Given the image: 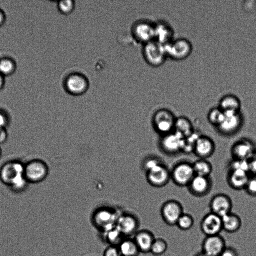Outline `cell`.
Listing matches in <instances>:
<instances>
[{
  "label": "cell",
  "mask_w": 256,
  "mask_h": 256,
  "mask_svg": "<svg viewBox=\"0 0 256 256\" xmlns=\"http://www.w3.org/2000/svg\"><path fill=\"white\" fill-rule=\"evenodd\" d=\"M0 180L16 193L24 192L30 184L24 176V164L18 160L8 162L1 167Z\"/></svg>",
  "instance_id": "6da1fadb"
},
{
  "label": "cell",
  "mask_w": 256,
  "mask_h": 256,
  "mask_svg": "<svg viewBox=\"0 0 256 256\" xmlns=\"http://www.w3.org/2000/svg\"><path fill=\"white\" fill-rule=\"evenodd\" d=\"M120 212L109 207H102L94 211L92 216V225L100 233L116 227Z\"/></svg>",
  "instance_id": "7a4b0ae2"
},
{
  "label": "cell",
  "mask_w": 256,
  "mask_h": 256,
  "mask_svg": "<svg viewBox=\"0 0 256 256\" xmlns=\"http://www.w3.org/2000/svg\"><path fill=\"white\" fill-rule=\"evenodd\" d=\"M176 120V118L170 110L160 109L153 116V126L156 132L162 136L174 131Z\"/></svg>",
  "instance_id": "3957f363"
},
{
  "label": "cell",
  "mask_w": 256,
  "mask_h": 256,
  "mask_svg": "<svg viewBox=\"0 0 256 256\" xmlns=\"http://www.w3.org/2000/svg\"><path fill=\"white\" fill-rule=\"evenodd\" d=\"M48 172L47 164L40 160H33L24 164V176L30 184L43 182L47 178Z\"/></svg>",
  "instance_id": "277c9868"
},
{
  "label": "cell",
  "mask_w": 256,
  "mask_h": 256,
  "mask_svg": "<svg viewBox=\"0 0 256 256\" xmlns=\"http://www.w3.org/2000/svg\"><path fill=\"white\" fill-rule=\"evenodd\" d=\"M144 53L147 62L156 67L162 66L168 57L166 46L155 40L146 44Z\"/></svg>",
  "instance_id": "5b68a950"
},
{
  "label": "cell",
  "mask_w": 256,
  "mask_h": 256,
  "mask_svg": "<svg viewBox=\"0 0 256 256\" xmlns=\"http://www.w3.org/2000/svg\"><path fill=\"white\" fill-rule=\"evenodd\" d=\"M166 48L168 57L177 61L183 60L188 58L193 50L192 43L184 38L174 40L166 46Z\"/></svg>",
  "instance_id": "8992f818"
},
{
  "label": "cell",
  "mask_w": 256,
  "mask_h": 256,
  "mask_svg": "<svg viewBox=\"0 0 256 256\" xmlns=\"http://www.w3.org/2000/svg\"><path fill=\"white\" fill-rule=\"evenodd\" d=\"M195 176L192 164L188 162L178 163L171 171V179L180 186H188Z\"/></svg>",
  "instance_id": "52a82bcc"
},
{
  "label": "cell",
  "mask_w": 256,
  "mask_h": 256,
  "mask_svg": "<svg viewBox=\"0 0 256 256\" xmlns=\"http://www.w3.org/2000/svg\"><path fill=\"white\" fill-rule=\"evenodd\" d=\"M224 112V118L216 128L218 132L225 136H231L237 133L243 124V117L240 112Z\"/></svg>",
  "instance_id": "ba28073f"
},
{
  "label": "cell",
  "mask_w": 256,
  "mask_h": 256,
  "mask_svg": "<svg viewBox=\"0 0 256 256\" xmlns=\"http://www.w3.org/2000/svg\"><path fill=\"white\" fill-rule=\"evenodd\" d=\"M184 138L174 131L162 136L160 141V148L168 154H176L182 152Z\"/></svg>",
  "instance_id": "9c48e42d"
},
{
  "label": "cell",
  "mask_w": 256,
  "mask_h": 256,
  "mask_svg": "<svg viewBox=\"0 0 256 256\" xmlns=\"http://www.w3.org/2000/svg\"><path fill=\"white\" fill-rule=\"evenodd\" d=\"M140 221L133 214L121 212L116 228L125 238H131L139 230Z\"/></svg>",
  "instance_id": "30bf717a"
},
{
  "label": "cell",
  "mask_w": 256,
  "mask_h": 256,
  "mask_svg": "<svg viewBox=\"0 0 256 256\" xmlns=\"http://www.w3.org/2000/svg\"><path fill=\"white\" fill-rule=\"evenodd\" d=\"M183 214L184 209L182 204L175 200L166 202L161 208V215L164 221L170 226H176Z\"/></svg>",
  "instance_id": "8fae6325"
},
{
  "label": "cell",
  "mask_w": 256,
  "mask_h": 256,
  "mask_svg": "<svg viewBox=\"0 0 256 256\" xmlns=\"http://www.w3.org/2000/svg\"><path fill=\"white\" fill-rule=\"evenodd\" d=\"M146 172L149 183L154 187L164 186L171 179V172L164 163L157 166Z\"/></svg>",
  "instance_id": "7c38bea8"
},
{
  "label": "cell",
  "mask_w": 256,
  "mask_h": 256,
  "mask_svg": "<svg viewBox=\"0 0 256 256\" xmlns=\"http://www.w3.org/2000/svg\"><path fill=\"white\" fill-rule=\"evenodd\" d=\"M89 82L87 78L80 74L70 75L66 81V88L68 92L74 96H80L88 90Z\"/></svg>",
  "instance_id": "4fadbf2b"
},
{
  "label": "cell",
  "mask_w": 256,
  "mask_h": 256,
  "mask_svg": "<svg viewBox=\"0 0 256 256\" xmlns=\"http://www.w3.org/2000/svg\"><path fill=\"white\" fill-rule=\"evenodd\" d=\"M200 228L206 236L220 235L223 230L222 217L210 212L202 218Z\"/></svg>",
  "instance_id": "5bb4252c"
},
{
  "label": "cell",
  "mask_w": 256,
  "mask_h": 256,
  "mask_svg": "<svg viewBox=\"0 0 256 256\" xmlns=\"http://www.w3.org/2000/svg\"><path fill=\"white\" fill-rule=\"evenodd\" d=\"M255 152L254 144L246 138H242L236 142L231 149L233 159L248 160Z\"/></svg>",
  "instance_id": "9a60e30c"
},
{
  "label": "cell",
  "mask_w": 256,
  "mask_h": 256,
  "mask_svg": "<svg viewBox=\"0 0 256 256\" xmlns=\"http://www.w3.org/2000/svg\"><path fill=\"white\" fill-rule=\"evenodd\" d=\"M224 239L220 235L206 236L202 244V252L207 256H220L226 248Z\"/></svg>",
  "instance_id": "2e32d148"
},
{
  "label": "cell",
  "mask_w": 256,
  "mask_h": 256,
  "mask_svg": "<svg viewBox=\"0 0 256 256\" xmlns=\"http://www.w3.org/2000/svg\"><path fill=\"white\" fill-rule=\"evenodd\" d=\"M210 206L212 212L222 218L232 212V202L228 195L218 194L212 198Z\"/></svg>",
  "instance_id": "e0dca14e"
},
{
  "label": "cell",
  "mask_w": 256,
  "mask_h": 256,
  "mask_svg": "<svg viewBox=\"0 0 256 256\" xmlns=\"http://www.w3.org/2000/svg\"><path fill=\"white\" fill-rule=\"evenodd\" d=\"M212 186V182L210 177L196 175L188 187L192 195L202 197L210 192Z\"/></svg>",
  "instance_id": "ac0fdd59"
},
{
  "label": "cell",
  "mask_w": 256,
  "mask_h": 256,
  "mask_svg": "<svg viewBox=\"0 0 256 256\" xmlns=\"http://www.w3.org/2000/svg\"><path fill=\"white\" fill-rule=\"evenodd\" d=\"M215 148V144L211 138L201 135L196 142L194 152L201 159H206L214 154Z\"/></svg>",
  "instance_id": "d6986e66"
},
{
  "label": "cell",
  "mask_w": 256,
  "mask_h": 256,
  "mask_svg": "<svg viewBox=\"0 0 256 256\" xmlns=\"http://www.w3.org/2000/svg\"><path fill=\"white\" fill-rule=\"evenodd\" d=\"M140 252H150L152 244L156 239L154 234L148 230H138L133 238Z\"/></svg>",
  "instance_id": "ffe728a7"
},
{
  "label": "cell",
  "mask_w": 256,
  "mask_h": 256,
  "mask_svg": "<svg viewBox=\"0 0 256 256\" xmlns=\"http://www.w3.org/2000/svg\"><path fill=\"white\" fill-rule=\"evenodd\" d=\"M250 174L242 170H228L227 177L229 186L236 190L245 189L250 179Z\"/></svg>",
  "instance_id": "44dd1931"
},
{
  "label": "cell",
  "mask_w": 256,
  "mask_h": 256,
  "mask_svg": "<svg viewBox=\"0 0 256 256\" xmlns=\"http://www.w3.org/2000/svg\"><path fill=\"white\" fill-rule=\"evenodd\" d=\"M134 33L138 40L147 44L155 40L156 26L148 23L140 24L134 28Z\"/></svg>",
  "instance_id": "7402d4cb"
},
{
  "label": "cell",
  "mask_w": 256,
  "mask_h": 256,
  "mask_svg": "<svg viewBox=\"0 0 256 256\" xmlns=\"http://www.w3.org/2000/svg\"><path fill=\"white\" fill-rule=\"evenodd\" d=\"M174 32L170 26L162 23L156 26L155 40L166 46L174 40Z\"/></svg>",
  "instance_id": "603a6c76"
},
{
  "label": "cell",
  "mask_w": 256,
  "mask_h": 256,
  "mask_svg": "<svg viewBox=\"0 0 256 256\" xmlns=\"http://www.w3.org/2000/svg\"><path fill=\"white\" fill-rule=\"evenodd\" d=\"M218 108L224 112H240L241 102L236 96L228 94L220 99Z\"/></svg>",
  "instance_id": "cb8c5ba5"
},
{
  "label": "cell",
  "mask_w": 256,
  "mask_h": 256,
  "mask_svg": "<svg viewBox=\"0 0 256 256\" xmlns=\"http://www.w3.org/2000/svg\"><path fill=\"white\" fill-rule=\"evenodd\" d=\"M222 218L223 230L229 233L238 232L242 226V220L240 216L232 212H230Z\"/></svg>",
  "instance_id": "d4e9b609"
},
{
  "label": "cell",
  "mask_w": 256,
  "mask_h": 256,
  "mask_svg": "<svg viewBox=\"0 0 256 256\" xmlns=\"http://www.w3.org/2000/svg\"><path fill=\"white\" fill-rule=\"evenodd\" d=\"M122 256H138L140 253L133 238H125L118 246Z\"/></svg>",
  "instance_id": "484cf974"
},
{
  "label": "cell",
  "mask_w": 256,
  "mask_h": 256,
  "mask_svg": "<svg viewBox=\"0 0 256 256\" xmlns=\"http://www.w3.org/2000/svg\"><path fill=\"white\" fill-rule=\"evenodd\" d=\"M174 131L186 138L192 134L194 130L192 122L188 118L180 116L176 118Z\"/></svg>",
  "instance_id": "4316f807"
},
{
  "label": "cell",
  "mask_w": 256,
  "mask_h": 256,
  "mask_svg": "<svg viewBox=\"0 0 256 256\" xmlns=\"http://www.w3.org/2000/svg\"><path fill=\"white\" fill-rule=\"evenodd\" d=\"M101 234L103 240L108 246H118L125 238L116 227Z\"/></svg>",
  "instance_id": "83f0119b"
},
{
  "label": "cell",
  "mask_w": 256,
  "mask_h": 256,
  "mask_svg": "<svg viewBox=\"0 0 256 256\" xmlns=\"http://www.w3.org/2000/svg\"><path fill=\"white\" fill-rule=\"evenodd\" d=\"M196 175L210 177L212 172V166L206 159H200L192 164Z\"/></svg>",
  "instance_id": "f1b7e54d"
},
{
  "label": "cell",
  "mask_w": 256,
  "mask_h": 256,
  "mask_svg": "<svg viewBox=\"0 0 256 256\" xmlns=\"http://www.w3.org/2000/svg\"><path fill=\"white\" fill-rule=\"evenodd\" d=\"M224 118V112L218 107L211 109L208 115V122L216 128L221 124Z\"/></svg>",
  "instance_id": "f546056e"
},
{
  "label": "cell",
  "mask_w": 256,
  "mask_h": 256,
  "mask_svg": "<svg viewBox=\"0 0 256 256\" xmlns=\"http://www.w3.org/2000/svg\"><path fill=\"white\" fill-rule=\"evenodd\" d=\"M200 136L198 132L194 131L192 134L185 138L182 152L186 154L194 152L196 142Z\"/></svg>",
  "instance_id": "4dcf8cb0"
},
{
  "label": "cell",
  "mask_w": 256,
  "mask_h": 256,
  "mask_svg": "<svg viewBox=\"0 0 256 256\" xmlns=\"http://www.w3.org/2000/svg\"><path fill=\"white\" fill-rule=\"evenodd\" d=\"M168 248V243L164 239L156 238L150 252L154 256H161L166 252Z\"/></svg>",
  "instance_id": "1f68e13d"
},
{
  "label": "cell",
  "mask_w": 256,
  "mask_h": 256,
  "mask_svg": "<svg viewBox=\"0 0 256 256\" xmlns=\"http://www.w3.org/2000/svg\"><path fill=\"white\" fill-rule=\"evenodd\" d=\"M194 224V219L190 214H183L178 219L176 226L182 230H188Z\"/></svg>",
  "instance_id": "d6a6232c"
},
{
  "label": "cell",
  "mask_w": 256,
  "mask_h": 256,
  "mask_svg": "<svg viewBox=\"0 0 256 256\" xmlns=\"http://www.w3.org/2000/svg\"><path fill=\"white\" fill-rule=\"evenodd\" d=\"M228 170H242L249 173L248 160L233 159L229 164Z\"/></svg>",
  "instance_id": "836d02e7"
},
{
  "label": "cell",
  "mask_w": 256,
  "mask_h": 256,
  "mask_svg": "<svg viewBox=\"0 0 256 256\" xmlns=\"http://www.w3.org/2000/svg\"><path fill=\"white\" fill-rule=\"evenodd\" d=\"M74 2L70 0H63L60 2L58 4L60 11L65 14H71L74 11Z\"/></svg>",
  "instance_id": "e575fe53"
},
{
  "label": "cell",
  "mask_w": 256,
  "mask_h": 256,
  "mask_svg": "<svg viewBox=\"0 0 256 256\" xmlns=\"http://www.w3.org/2000/svg\"><path fill=\"white\" fill-rule=\"evenodd\" d=\"M160 160L156 157H150L145 160L144 163V168L146 172L157 166L162 164Z\"/></svg>",
  "instance_id": "d590c367"
},
{
  "label": "cell",
  "mask_w": 256,
  "mask_h": 256,
  "mask_svg": "<svg viewBox=\"0 0 256 256\" xmlns=\"http://www.w3.org/2000/svg\"><path fill=\"white\" fill-rule=\"evenodd\" d=\"M250 177L244 190L250 196H256V176Z\"/></svg>",
  "instance_id": "8d00e7d4"
},
{
  "label": "cell",
  "mask_w": 256,
  "mask_h": 256,
  "mask_svg": "<svg viewBox=\"0 0 256 256\" xmlns=\"http://www.w3.org/2000/svg\"><path fill=\"white\" fill-rule=\"evenodd\" d=\"M14 69L12 62L8 60H4L0 62V72L7 74L10 73Z\"/></svg>",
  "instance_id": "74e56055"
},
{
  "label": "cell",
  "mask_w": 256,
  "mask_h": 256,
  "mask_svg": "<svg viewBox=\"0 0 256 256\" xmlns=\"http://www.w3.org/2000/svg\"><path fill=\"white\" fill-rule=\"evenodd\" d=\"M104 256H122L118 246H108L104 250Z\"/></svg>",
  "instance_id": "f35d334b"
},
{
  "label": "cell",
  "mask_w": 256,
  "mask_h": 256,
  "mask_svg": "<svg viewBox=\"0 0 256 256\" xmlns=\"http://www.w3.org/2000/svg\"><path fill=\"white\" fill-rule=\"evenodd\" d=\"M249 174L256 176V152L248 160Z\"/></svg>",
  "instance_id": "ab89813d"
},
{
  "label": "cell",
  "mask_w": 256,
  "mask_h": 256,
  "mask_svg": "<svg viewBox=\"0 0 256 256\" xmlns=\"http://www.w3.org/2000/svg\"><path fill=\"white\" fill-rule=\"evenodd\" d=\"M220 256H239V255L234 248L226 247Z\"/></svg>",
  "instance_id": "60d3db41"
},
{
  "label": "cell",
  "mask_w": 256,
  "mask_h": 256,
  "mask_svg": "<svg viewBox=\"0 0 256 256\" xmlns=\"http://www.w3.org/2000/svg\"><path fill=\"white\" fill-rule=\"evenodd\" d=\"M8 124V120L7 116L0 112V129H6Z\"/></svg>",
  "instance_id": "b9f144b4"
},
{
  "label": "cell",
  "mask_w": 256,
  "mask_h": 256,
  "mask_svg": "<svg viewBox=\"0 0 256 256\" xmlns=\"http://www.w3.org/2000/svg\"><path fill=\"white\" fill-rule=\"evenodd\" d=\"M8 138V133L6 129H0V146L7 140Z\"/></svg>",
  "instance_id": "7bdbcfd3"
},
{
  "label": "cell",
  "mask_w": 256,
  "mask_h": 256,
  "mask_svg": "<svg viewBox=\"0 0 256 256\" xmlns=\"http://www.w3.org/2000/svg\"><path fill=\"white\" fill-rule=\"evenodd\" d=\"M194 256H207L202 252H200L196 254Z\"/></svg>",
  "instance_id": "ee69618b"
},
{
  "label": "cell",
  "mask_w": 256,
  "mask_h": 256,
  "mask_svg": "<svg viewBox=\"0 0 256 256\" xmlns=\"http://www.w3.org/2000/svg\"><path fill=\"white\" fill-rule=\"evenodd\" d=\"M3 80L2 76L0 74V88L2 87V85Z\"/></svg>",
  "instance_id": "f6af8a7d"
},
{
  "label": "cell",
  "mask_w": 256,
  "mask_h": 256,
  "mask_svg": "<svg viewBox=\"0 0 256 256\" xmlns=\"http://www.w3.org/2000/svg\"><path fill=\"white\" fill-rule=\"evenodd\" d=\"M3 20V16L2 14L0 12V24H2Z\"/></svg>",
  "instance_id": "bcb514c9"
},
{
  "label": "cell",
  "mask_w": 256,
  "mask_h": 256,
  "mask_svg": "<svg viewBox=\"0 0 256 256\" xmlns=\"http://www.w3.org/2000/svg\"><path fill=\"white\" fill-rule=\"evenodd\" d=\"M2 155V150L0 146V158H1Z\"/></svg>",
  "instance_id": "7dc6e473"
}]
</instances>
